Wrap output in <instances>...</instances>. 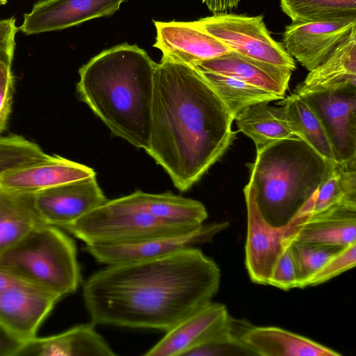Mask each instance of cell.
<instances>
[{
    "instance_id": "cell-1",
    "label": "cell",
    "mask_w": 356,
    "mask_h": 356,
    "mask_svg": "<svg viewBox=\"0 0 356 356\" xmlns=\"http://www.w3.org/2000/svg\"><path fill=\"white\" fill-rule=\"evenodd\" d=\"M220 270L199 248L106 266L83 286L94 325L167 332L218 292Z\"/></svg>"
},
{
    "instance_id": "cell-31",
    "label": "cell",
    "mask_w": 356,
    "mask_h": 356,
    "mask_svg": "<svg viewBox=\"0 0 356 356\" xmlns=\"http://www.w3.org/2000/svg\"><path fill=\"white\" fill-rule=\"evenodd\" d=\"M286 244L289 245L296 263L298 276L297 288H304L305 282L332 254L342 248L313 243L291 242Z\"/></svg>"
},
{
    "instance_id": "cell-20",
    "label": "cell",
    "mask_w": 356,
    "mask_h": 356,
    "mask_svg": "<svg viewBox=\"0 0 356 356\" xmlns=\"http://www.w3.org/2000/svg\"><path fill=\"white\" fill-rule=\"evenodd\" d=\"M93 323L80 324L47 337H34L24 343L17 356H114Z\"/></svg>"
},
{
    "instance_id": "cell-4",
    "label": "cell",
    "mask_w": 356,
    "mask_h": 356,
    "mask_svg": "<svg viewBox=\"0 0 356 356\" xmlns=\"http://www.w3.org/2000/svg\"><path fill=\"white\" fill-rule=\"evenodd\" d=\"M335 162L300 138L282 139L257 151L245 186L270 225L283 227L303 216Z\"/></svg>"
},
{
    "instance_id": "cell-7",
    "label": "cell",
    "mask_w": 356,
    "mask_h": 356,
    "mask_svg": "<svg viewBox=\"0 0 356 356\" xmlns=\"http://www.w3.org/2000/svg\"><path fill=\"white\" fill-rule=\"evenodd\" d=\"M193 23L241 56L292 72L296 68L293 58L270 35L262 15L217 13Z\"/></svg>"
},
{
    "instance_id": "cell-3",
    "label": "cell",
    "mask_w": 356,
    "mask_h": 356,
    "mask_svg": "<svg viewBox=\"0 0 356 356\" xmlns=\"http://www.w3.org/2000/svg\"><path fill=\"white\" fill-rule=\"evenodd\" d=\"M156 63L136 45L106 49L79 70L82 102L111 133L146 152Z\"/></svg>"
},
{
    "instance_id": "cell-34",
    "label": "cell",
    "mask_w": 356,
    "mask_h": 356,
    "mask_svg": "<svg viewBox=\"0 0 356 356\" xmlns=\"http://www.w3.org/2000/svg\"><path fill=\"white\" fill-rule=\"evenodd\" d=\"M282 290L297 288L296 263L289 245L284 243L283 251L271 273L269 284Z\"/></svg>"
},
{
    "instance_id": "cell-22",
    "label": "cell",
    "mask_w": 356,
    "mask_h": 356,
    "mask_svg": "<svg viewBox=\"0 0 356 356\" xmlns=\"http://www.w3.org/2000/svg\"><path fill=\"white\" fill-rule=\"evenodd\" d=\"M241 339L256 355L341 356L309 338L277 327H250Z\"/></svg>"
},
{
    "instance_id": "cell-6",
    "label": "cell",
    "mask_w": 356,
    "mask_h": 356,
    "mask_svg": "<svg viewBox=\"0 0 356 356\" xmlns=\"http://www.w3.org/2000/svg\"><path fill=\"white\" fill-rule=\"evenodd\" d=\"M198 227L160 220L122 197L107 200L62 228L85 245H97L136 243Z\"/></svg>"
},
{
    "instance_id": "cell-36",
    "label": "cell",
    "mask_w": 356,
    "mask_h": 356,
    "mask_svg": "<svg viewBox=\"0 0 356 356\" xmlns=\"http://www.w3.org/2000/svg\"><path fill=\"white\" fill-rule=\"evenodd\" d=\"M24 343L0 323V356H17Z\"/></svg>"
},
{
    "instance_id": "cell-38",
    "label": "cell",
    "mask_w": 356,
    "mask_h": 356,
    "mask_svg": "<svg viewBox=\"0 0 356 356\" xmlns=\"http://www.w3.org/2000/svg\"><path fill=\"white\" fill-rule=\"evenodd\" d=\"M241 0H202V3L213 14L230 13L238 7Z\"/></svg>"
},
{
    "instance_id": "cell-23",
    "label": "cell",
    "mask_w": 356,
    "mask_h": 356,
    "mask_svg": "<svg viewBox=\"0 0 356 356\" xmlns=\"http://www.w3.org/2000/svg\"><path fill=\"white\" fill-rule=\"evenodd\" d=\"M124 197L154 218L172 224L198 227L208 216L202 202L171 193L152 194L136 191Z\"/></svg>"
},
{
    "instance_id": "cell-19",
    "label": "cell",
    "mask_w": 356,
    "mask_h": 356,
    "mask_svg": "<svg viewBox=\"0 0 356 356\" xmlns=\"http://www.w3.org/2000/svg\"><path fill=\"white\" fill-rule=\"evenodd\" d=\"M197 71L211 72L231 76L249 84L285 97L292 71L229 52L200 61L193 66Z\"/></svg>"
},
{
    "instance_id": "cell-14",
    "label": "cell",
    "mask_w": 356,
    "mask_h": 356,
    "mask_svg": "<svg viewBox=\"0 0 356 356\" xmlns=\"http://www.w3.org/2000/svg\"><path fill=\"white\" fill-rule=\"evenodd\" d=\"M247 207L245 266L250 280L268 285L273 270L284 249L287 225L276 227L260 213L250 191L244 188Z\"/></svg>"
},
{
    "instance_id": "cell-9",
    "label": "cell",
    "mask_w": 356,
    "mask_h": 356,
    "mask_svg": "<svg viewBox=\"0 0 356 356\" xmlns=\"http://www.w3.org/2000/svg\"><path fill=\"white\" fill-rule=\"evenodd\" d=\"M232 319L225 305L210 302L165 332L143 355L185 356L204 344L238 337L233 331Z\"/></svg>"
},
{
    "instance_id": "cell-5",
    "label": "cell",
    "mask_w": 356,
    "mask_h": 356,
    "mask_svg": "<svg viewBox=\"0 0 356 356\" xmlns=\"http://www.w3.org/2000/svg\"><path fill=\"white\" fill-rule=\"evenodd\" d=\"M0 268L58 300L76 291L81 280L74 241L45 223L0 254Z\"/></svg>"
},
{
    "instance_id": "cell-41",
    "label": "cell",
    "mask_w": 356,
    "mask_h": 356,
    "mask_svg": "<svg viewBox=\"0 0 356 356\" xmlns=\"http://www.w3.org/2000/svg\"><path fill=\"white\" fill-rule=\"evenodd\" d=\"M7 3V0H0V6L5 5Z\"/></svg>"
},
{
    "instance_id": "cell-37",
    "label": "cell",
    "mask_w": 356,
    "mask_h": 356,
    "mask_svg": "<svg viewBox=\"0 0 356 356\" xmlns=\"http://www.w3.org/2000/svg\"><path fill=\"white\" fill-rule=\"evenodd\" d=\"M14 83L0 87V133L6 128L11 112Z\"/></svg>"
},
{
    "instance_id": "cell-26",
    "label": "cell",
    "mask_w": 356,
    "mask_h": 356,
    "mask_svg": "<svg viewBox=\"0 0 356 356\" xmlns=\"http://www.w3.org/2000/svg\"><path fill=\"white\" fill-rule=\"evenodd\" d=\"M277 104L283 107L286 122L296 136L326 160L337 163L319 119L302 97L292 93L278 100Z\"/></svg>"
},
{
    "instance_id": "cell-17",
    "label": "cell",
    "mask_w": 356,
    "mask_h": 356,
    "mask_svg": "<svg viewBox=\"0 0 356 356\" xmlns=\"http://www.w3.org/2000/svg\"><path fill=\"white\" fill-rule=\"evenodd\" d=\"M93 169L54 154L42 161L5 172L0 177V190L35 194L73 181L95 176Z\"/></svg>"
},
{
    "instance_id": "cell-2",
    "label": "cell",
    "mask_w": 356,
    "mask_h": 356,
    "mask_svg": "<svg viewBox=\"0 0 356 356\" xmlns=\"http://www.w3.org/2000/svg\"><path fill=\"white\" fill-rule=\"evenodd\" d=\"M234 118L193 67L162 56L156 63L146 152L180 191L191 188L225 154Z\"/></svg>"
},
{
    "instance_id": "cell-39",
    "label": "cell",
    "mask_w": 356,
    "mask_h": 356,
    "mask_svg": "<svg viewBox=\"0 0 356 356\" xmlns=\"http://www.w3.org/2000/svg\"><path fill=\"white\" fill-rule=\"evenodd\" d=\"M12 63L0 56V87L14 83L11 70Z\"/></svg>"
},
{
    "instance_id": "cell-21",
    "label": "cell",
    "mask_w": 356,
    "mask_h": 356,
    "mask_svg": "<svg viewBox=\"0 0 356 356\" xmlns=\"http://www.w3.org/2000/svg\"><path fill=\"white\" fill-rule=\"evenodd\" d=\"M309 72L293 93L302 97L318 91L356 86V29L324 62Z\"/></svg>"
},
{
    "instance_id": "cell-25",
    "label": "cell",
    "mask_w": 356,
    "mask_h": 356,
    "mask_svg": "<svg viewBox=\"0 0 356 356\" xmlns=\"http://www.w3.org/2000/svg\"><path fill=\"white\" fill-rule=\"evenodd\" d=\"M41 223L44 222L35 210L34 194L0 190V254Z\"/></svg>"
},
{
    "instance_id": "cell-16",
    "label": "cell",
    "mask_w": 356,
    "mask_h": 356,
    "mask_svg": "<svg viewBox=\"0 0 356 356\" xmlns=\"http://www.w3.org/2000/svg\"><path fill=\"white\" fill-rule=\"evenodd\" d=\"M154 47L163 56L193 67L197 63L222 56L231 50L222 42L196 26L193 22L154 21Z\"/></svg>"
},
{
    "instance_id": "cell-40",
    "label": "cell",
    "mask_w": 356,
    "mask_h": 356,
    "mask_svg": "<svg viewBox=\"0 0 356 356\" xmlns=\"http://www.w3.org/2000/svg\"><path fill=\"white\" fill-rule=\"evenodd\" d=\"M22 282H25L14 275L0 268V293Z\"/></svg>"
},
{
    "instance_id": "cell-29",
    "label": "cell",
    "mask_w": 356,
    "mask_h": 356,
    "mask_svg": "<svg viewBox=\"0 0 356 356\" xmlns=\"http://www.w3.org/2000/svg\"><path fill=\"white\" fill-rule=\"evenodd\" d=\"M292 22L356 18V0H280Z\"/></svg>"
},
{
    "instance_id": "cell-33",
    "label": "cell",
    "mask_w": 356,
    "mask_h": 356,
    "mask_svg": "<svg viewBox=\"0 0 356 356\" xmlns=\"http://www.w3.org/2000/svg\"><path fill=\"white\" fill-rule=\"evenodd\" d=\"M256 355L238 337L210 342L197 347L185 356Z\"/></svg>"
},
{
    "instance_id": "cell-30",
    "label": "cell",
    "mask_w": 356,
    "mask_h": 356,
    "mask_svg": "<svg viewBox=\"0 0 356 356\" xmlns=\"http://www.w3.org/2000/svg\"><path fill=\"white\" fill-rule=\"evenodd\" d=\"M49 156L36 143L19 135L0 137V177L6 172Z\"/></svg>"
},
{
    "instance_id": "cell-28",
    "label": "cell",
    "mask_w": 356,
    "mask_h": 356,
    "mask_svg": "<svg viewBox=\"0 0 356 356\" xmlns=\"http://www.w3.org/2000/svg\"><path fill=\"white\" fill-rule=\"evenodd\" d=\"M197 72L213 88L234 119L248 106L283 99L275 93L231 76L211 72Z\"/></svg>"
},
{
    "instance_id": "cell-24",
    "label": "cell",
    "mask_w": 356,
    "mask_h": 356,
    "mask_svg": "<svg viewBox=\"0 0 356 356\" xmlns=\"http://www.w3.org/2000/svg\"><path fill=\"white\" fill-rule=\"evenodd\" d=\"M239 131L254 142L257 151L282 139L298 138L291 131L281 105L259 102L246 107L235 117Z\"/></svg>"
},
{
    "instance_id": "cell-32",
    "label": "cell",
    "mask_w": 356,
    "mask_h": 356,
    "mask_svg": "<svg viewBox=\"0 0 356 356\" xmlns=\"http://www.w3.org/2000/svg\"><path fill=\"white\" fill-rule=\"evenodd\" d=\"M356 264V241L339 249L304 284V288L323 284L353 268Z\"/></svg>"
},
{
    "instance_id": "cell-27",
    "label": "cell",
    "mask_w": 356,
    "mask_h": 356,
    "mask_svg": "<svg viewBox=\"0 0 356 356\" xmlns=\"http://www.w3.org/2000/svg\"><path fill=\"white\" fill-rule=\"evenodd\" d=\"M344 205L356 206V159L334 165L312 203L302 216Z\"/></svg>"
},
{
    "instance_id": "cell-18",
    "label": "cell",
    "mask_w": 356,
    "mask_h": 356,
    "mask_svg": "<svg viewBox=\"0 0 356 356\" xmlns=\"http://www.w3.org/2000/svg\"><path fill=\"white\" fill-rule=\"evenodd\" d=\"M356 206H338L304 216L287 225L283 239L291 242L345 246L356 241Z\"/></svg>"
},
{
    "instance_id": "cell-13",
    "label": "cell",
    "mask_w": 356,
    "mask_h": 356,
    "mask_svg": "<svg viewBox=\"0 0 356 356\" xmlns=\"http://www.w3.org/2000/svg\"><path fill=\"white\" fill-rule=\"evenodd\" d=\"M125 0H43L24 15L19 29L26 35L65 29L115 13Z\"/></svg>"
},
{
    "instance_id": "cell-35",
    "label": "cell",
    "mask_w": 356,
    "mask_h": 356,
    "mask_svg": "<svg viewBox=\"0 0 356 356\" xmlns=\"http://www.w3.org/2000/svg\"><path fill=\"white\" fill-rule=\"evenodd\" d=\"M17 31L15 18L0 20V56L11 63L15 47V36Z\"/></svg>"
},
{
    "instance_id": "cell-11",
    "label": "cell",
    "mask_w": 356,
    "mask_h": 356,
    "mask_svg": "<svg viewBox=\"0 0 356 356\" xmlns=\"http://www.w3.org/2000/svg\"><path fill=\"white\" fill-rule=\"evenodd\" d=\"M229 225L227 222L202 225L188 232L121 245H85L84 250L106 266L158 259L208 243Z\"/></svg>"
},
{
    "instance_id": "cell-15",
    "label": "cell",
    "mask_w": 356,
    "mask_h": 356,
    "mask_svg": "<svg viewBox=\"0 0 356 356\" xmlns=\"http://www.w3.org/2000/svg\"><path fill=\"white\" fill-rule=\"evenodd\" d=\"M58 300L52 294L22 282L0 293V323L25 342L36 337Z\"/></svg>"
},
{
    "instance_id": "cell-10",
    "label": "cell",
    "mask_w": 356,
    "mask_h": 356,
    "mask_svg": "<svg viewBox=\"0 0 356 356\" xmlns=\"http://www.w3.org/2000/svg\"><path fill=\"white\" fill-rule=\"evenodd\" d=\"M356 29V18L292 22L283 46L308 71L324 62Z\"/></svg>"
},
{
    "instance_id": "cell-8",
    "label": "cell",
    "mask_w": 356,
    "mask_h": 356,
    "mask_svg": "<svg viewBox=\"0 0 356 356\" xmlns=\"http://www.w3.org/2000/svg\"><path fill=\"white\" fill-rule=\"evenodd\" d=\"M319 119L334 160L356 159V86L318 91L302 96Z\"/></svg>"
},
{
    "instance_id": "cell-12",
    "label": "cell",
    "mask_w": 356,
    "mask_h": 356,
    "mask_svg": "<svg viewBox=\"0 0 356 356\" xmlns=\"http://www.w3.org/2000/svg\"><path fill=\"white\" fill-rule=\"evenodd\" d=\"M106 200L96 175L34 194L35 208L42 222L60 228Z\"/></svg>"
}]
</instances>
